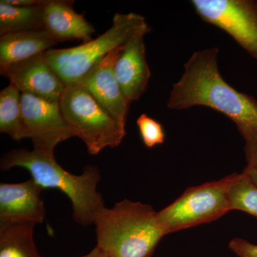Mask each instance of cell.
Segmentation results:
<instances>
[{
    "instance_id": "6da1fadb",
    "label": "cell",
    "mask_w": 257,
    "mask_h": 257,
    "mask_svg": "<svg viewBox=\"0 0 257 257\" xmlns=\"http://www.w3.org/2000/svg\"><path fill=\"white\" fill-rule=\"evenodd\" d=\"M218 55L217 47L193 53L180 79L174 84L167 106L175 110L207 106L226 115L237 128L257 130L256 99L224 80L218 67Z\"/></svg>"
},
{
    "instance_id": "7a4b0ae2",
    "label": "cell",
    "mask_w": 257,
    "mask_h": 257,
    "mask_svg": "<svg viewBox=\"0 0 257 257\" xmlns=\"http://www.w3.org/2000/svg\"><path fill=\"white\" fill-rule=\"evenodd\" d=\"M14 167L29 171L32 179L42 188L57 189L67 195L72 203L74 220L82 226L94 224L98 213L104 207L102 196L96 189L101 175L96 166L87 165L81 175H72L57 163L54 154L18 149L7 152L0 162L3 171Z\"/></svg>"
},
{
    "instance_id": "3957f363",
    "label": "cell",
    "mask_w": 257,
    "mask_h": 257,
    "mask_svg": "<svg viewBox=\"0 0 257 257\" xmlns=\"http://www.w3.org/2000/svg\"><path fill=\"white\" fill-rule=\"evenodd\" d=\"M94 224L96 246L109 257H151L166 235L158 211L128 199L102 208Z\"/></svg>"
},
{
    "instance_id": "277c9868",
    "label": "cell",
    "mask_w": 257,
    "mask_h": 257,
    "mask_svg": "<svg viewBox=\"0 0 257 257\" xmlns=\"http://www.w3.org/2000/svg\"><path fill=\"white\" fill-rule=\"evenodd\" d=\"M147 25L142 15L117 13L113 18L111 28L97 38L71 48L51 49L44 55L66 85L75 84L111 51L124 46Z\"/></svg>"
},
{
    "instance_id": "5b68a950",
    "label": "cell",
    "mask_w": 257,
    "mask_h": 257,
    "mask_svg": "<svg viewBox=\"0 0 257 257\" xmlns=\"http://www.w3.org/2000/svg\"><path fill=\"white\" fill-rule=\"evenodd\" d=\"M64 119L74 137L85 144L90 155L119 146L126 131L78 83L67 84L59 100Z\"/></svg>"
},
{
    "instance_id": "8992f818",
    "label": "cell",
    "mask_w": 257,
    "mask_h": 257,
    "mask_svg": "<svg viewBox=\"0 0 257 257\" xmlns=\"http://www.w3.org/2000/svg\"><path fill=\"white\" fill-rule=\"evenodd\" d=\"M238 173L189 187L158 218L166 235L219 219L231 210L229 192Z\"/></svg>"
},
{
    "instance_id": "52a82bcc",
    "label": "cell",
    "mask_w": 257,
    "mask_h": 257,
    "mask_svg": "<svg viewBox=\"0 0 257 257\" xmlns=\"http://www.w3.org/2000/svg\"><path fill=\"white\" fill-rule=\"evenodd\" d=\"M197 14L217 27L257 60L256 0H192Z\"/></svg>"
},
{
    "instance_id": "ba28073f",
    "label": "cell",
    "mask_w": 257,
    "mask_h": 257,
    "mask_svg": "<svg viewBox=\"0 0 257 257\" xmlns=\"http://www.w3.org/2000/svg\"><path fill=\"white\" fill-rule=\"evenodd\" d=\"M24 120L35 150L55 153L56 147L74 137L64 119L59 101H50L22 93Z\"/></svg>"
},
{
    "instance_id": "9c48e42d",
    "label": "cell",
    "mask_w": 257,
    "mask_h": 257,
    "mask_svg": "<svg viewBox=\"0 0 257 257\" xmlns=\"http://www.w3.org/2000/svg\"><path fill=\"white\" fill-rule=\"evenodd\" d=\"M123 47L111 51L77 83L125 130L130 103L121 92L114 72L115 64Z\"/></svg>"
},
{
    "instance_id": "30bf717a",
    "label": "cell",
    "mask_w": 257,
    "mask_h": 257,
    "mask_svg": "<svg viewBox=\"0 0 257 257\" xmlns=\"http://www.w3.org/2000/svg\"><path fill=\"white\" fill-rule=\"evenodd\" d=\"M0 73L21 93L50 101H59L66 84L47 62L44 54L0 67Z\"/></svg>"
},
{
    "instance_id": "8fae6325",
    "label": "cell",
    "mask_w": 257,
    "mask_h": 257,
    "mask_svg": "<svg viewBox=\"0 0 257 257\" xmlns=\"http://www.w3.org/2000/svg\"><path fill=\"white\" fill-rule=\"evenodd\" d=\"M45 189L30 179L18 184H0V225L44 222L46 216L41 198Z\"/></svg>"
},
{
    "instance_id": "7c38bea8",
    "label": "cell",
    "mask_w": 257,
    "mask_h": 257,
    "mask_svg": "<svg viewBox=\"0 0 257 257\" xmlns=\"http://www.w3.org/2000/svg\"><path fill=\"white\" fill-rule=\"evenodd\" d=\"M151 28L147 25L126 42L115 64L114 72L121 92L128 102L138 101L146 91L150 80L144 37Z\"/></svg>"
},
{
    "instance_id": "4fadbf2b",
    "label": "cell",
    "mask_w": 257,
    "mask_h": 257,
    "mask_svg": "<svg viewBox=\"0 0 257 257\" xmlns=\"http://www.w3.org/2000/svg\"><path fill=\"white\" fill-rule=\"evenodd\" d=\"M74 1L46 0L43 7V28L57 42L92 40L96 30L84 16L73 9Z\"/></svg>"
},
{
    "instance_id": "5bb4252c",
    "label": "cell",
    "mask_w": 257,
    "mask_h": 257,
    "mask_svg": "<svg viewBox=\"0 0 257 257\" xmlns=\"http://www.w3.org/2000/svg\"><path fill=\"white\" fill-rule=\"evenodd\" d=\"M57 43L45 30L6 34L0 36V67L42 55Z\"/></svg>"
},
{
    "instance_id": "9a60e30c",
    "label": "cell",
    "mask_w": 257,
    "mask_h": 257,
    "mask_svg": "<svg viewBox=\"0 0 257 257\" xmlns=\"http://www.w3.org/2000/svg\"><path fill=\"white\" fill-rule=\"evenodd\" d=\"M34 223L0 225V257H41L34 241Z\"/></svg>"
},
{
    "instance_id": "2e32d148",
    "label": "cell",
    "mask_w": 257,
    "mask_h": 257,
    "mask_svg": "<svg viewBox=\"0 0 257 257\" xmlns=\"http://www.w3.org/2000/svg\"><path fill=\"white\" fill-rule=\"evenodd\" d=\"M21 94L10 84L0 92V133L18 142L29 138L22 110Z\"/></svg>"
},
{
    "instance_id": "e0dca14e",
    "label": "cell",
    "mask_w": 257,
    "mask_h": 257,
    "mask_svg": "<svg viewBox=\"0 0 257 257\" xmlns=\"http://www.w3.org/2000/svg\"><path fill=\"white\" fill-rule=\"evenodd\" d=\"M14 6L0 1V36L13 32L44 30L43 7Z\"/></svg>"
},
{
    "instance_id": "ac0fdd59",
    "label": "cell",
    "mask_w": 257,
    "mask_h": 257,
    "mask_svg": "<svg viewBox=\"0 0 257 257\" xmlns=\"http://www.w3.org/2000/svg\"><path fill=\"white\" fill-rule=\"evenodd\" d=\"M231 210L247 213L257 219V186L244 173H240L229 192Z\"/></svg>"
},
{
    "instance_id": "d6986e66",
    "label": "cell",
    "mask_w": 257,
    "mask_h": 257,
    "mask_svg": "<svg viewBox=\"0 0 257 257\" xmlns=\"http://www.w3.org/2000/svg\"><path fill=\"white\" fill-rule=\"evenodd\" d=\"M137 125L143 143L148 148H153L165 143V130L162 125L153 118L146 114H141L137 120Z\"/></svg>"
},
{
    "instance_id": "ffe728a7",
    "label": "cell",
    "mask_w": 257,
    "mask_h": 257,
    "mask_svg": "<svg viewBox=\"0 0 257 257\" xmlns=\"http://www.w3.org/2000/svg\"><path fill=\"white\" fill-rule=\"evenodd\" d=\"M244 140V153L247 165L245 168L257 170V130L252 128H237Z\"/></svg>"
},
{
    "instance_id": "44dd1931",
    "label": "cell",
    "mask_w": 257,
    "mask_h": 257,
    "mask_svg": "<svg viewBox=\"0 0 257 257\" xmlns=\"http://www.w3.org/2000/svg\"><path fill=\"white\" fill-rule=\"evenodd\" d=\"M229 247L239 257H257V245L241 238L231 239Z\"/></svg>"
},
{
    "instance_id": "7402d4cb",
    "label": "cell",
    "mask_w": 257,
    "mask_h": 257,
    "mask_svg": "<svg viewBox=\"0 0 257 257\" xmlns=\"http://www.w3.org/2000/svg\"><path fill=\"white\" fill-rule=\"evenodd\" d=\"M8 4L19 7L41 6L46 3V0H4Z\"/></svg>"
},
{
    "instance_id": "603a6c76",
    "label": "cell",
    "mask_w": 257,
    "mask_h": 257,
    "mask_svg": "<svg viewBox=\"0 0 257 257\" xmlns=\"http://www.w3.org/2000/svg\"><path fill=\"white\" fill-rule=\"evenodd\" d=\"M79 257H109L108 255L106 254L104 251L98 247V246H95L92 251H90L87 254L84 255V256H79Z\"/></svg>"
},
{
    "instance_id": "cb8c5ba5",
    "label": "cell",
    "mask_w": 257,
    "mask_h": 257,
    "mask_svg": "<svg viewBox=\"0 0 257 257\" xmlns=\"http://www.w3.org/2000/svg\"><path fill=\"white\" fill-rule=\"evenodd\" d=\"M242 172L247 176L253 184L257 186V170H248V169L244 168Z\"/></svg>"
}]
</instances>
